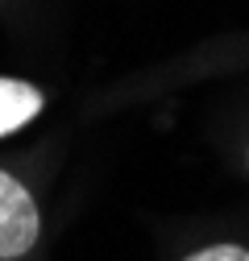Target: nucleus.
<instances>
[{"mask_svg": "<svg viewBox=\"0 0 249 261\" xmlns=\"http://www.w3.org/2000/svg\"><path fill=\"white\" fill-rule=\"evenodd\" d=\"M38 241V207L29 191L0 170V261L25 257Z\"/></svg>", "mask_w": 249, "mask_h": 261, "instance_id": "1", "label": "nucleus"}, {"mask_svg": "<svg viewBox=\"0 0 249 261\" xmlns=\"http://www.w3.org/2000/svg\"><path fill=\"white\" fill-rule=\"evenodd\" d=\"M38 112H42V91L38 87L17 83V79H0V137L17 133Z\"/></svg>", "mask_w": 249, "mask_h": 261, "instance_id": "2", "label": "nucleus"}, {"mask_svg": "<svg viewBox=\"0 0 249 261\" xmlns=\"http://www.w3.org/2000/svg\"><path fill=\"white\" fill-rule=\"evenodd\" d=\"M187 261H249V253L241 245H212V249H200Z\"/></svg>", "mask_w": 249, "mask_h": 261, "instance_id": "3", "label": "nucleus"}]
</instances>
